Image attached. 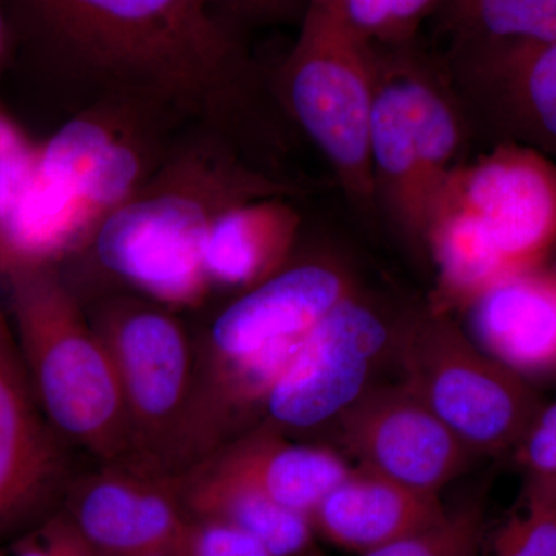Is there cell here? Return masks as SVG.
<instances>
[{"mask_svg": "<svg viewBox=\"0 0 556 556\" xmlns=\"http://www.w3.org/2000/svg\"><path fill=\"white\" fill-rule=\"evenodd\" d=\"M43 53L116 100L222 126L247 98L249 61L211 0H2Z\"/></svg>", "mask_w": 556, "mask_h": 556, "instance_id": "cell-1", "label": "cell"}, {"mask_svg": "<svg viewBox=\"0 0 556 556\" xmlns=\"http://www.w3.org/2000/svg\"><path fill=\"white\" fill-rule=\"evenodd\" d=\"M295 188L206 134L161 161L148 181L94 232V265L167 309L199 308L211 285L204 241L215 219L244 201L291 197Z\"/></svg>", "mask_w": 556, "mask_h": 556, "instance_id": "cell-2", "label": "cell"}, {"mask_svg": "<svg viewBox=\"0 0 556 556\" xmlns=\"http://www.w3.org/2000/svg\"><path fill=\"white\" fill-rule=\"evenodd\" d=\"M13 331L39 408L61 438L108 464H129L131 434L119 379L93 321L54 266L7 274Z\"/></svg>", "mask_w": 556, "mask_h": 556, "instance_id": "cell-3", "label": "cell"}, {"mask_svg": "<svg viewBox=\"0 0 556 556\" xmlns=\"http://www.w3.org/2000/svg\"><path fill=\"white\" fill-rule=\"evenodd\" d=\"M387 49L369 127L376 207L424 243L439 195L467 161L470 123L452 84L407 46Z\"/></svg>", "mask_w": 556, "mask_h": 556, "instance_id": "cell-4", "label": "cell"}, {"mask_svg": "<svg viewBox=\"0 0 556 556\" xmlns=\"http://www.w3.org/2000/svg\"><path fill=\"white\" fill-rule=\"evenodd\" d=\"M118 375L129 417L130 466L182 477L200 463L199 362L172 311L146 299H116L93 321Z\"/></svg>", "mask_w": 556, "mask_h": 556, "instance_id": "cell-5", "label": "cell"}, {"mask_svg": "<svg viewBox=\"0 0 556 556\" xmlns=\"http://www.w3.org/2000/svg\"><path fill=\"white\" fill-rule=\"evenodd\" d=\"M379 80V47L306 3L294 46L278 72L291 118L328 161L358 208L376 207L369 127Z\"/></svg>", "mask_w": 556, "mask_h": 556, "instance_id": "cell-6", "label": "cell"}, {"mask_svg": "<svg viewBox=\"0 0 556 556\" xmlns=\"http://www.w3.org/2000/svg\"><path fill=\"white\" fill-rule=\"evenodd\" d=\"M394 346L404 382L477 455L517 448L544 405L525 376L475 345L445 313L409 318Z\"/></svg>", "mask_w": 556, "mask_h": 556, "instance_id": "cell-7", "label": "cell"}, {"mask_svg": "<svg viewBox=\"0 0 556 556\" xmlns=\"http://www.w3.org/2000/svg\"><path fill=\"white\" fill-rule=\"evenodd\" d=\"M148 109L129 101L86 110L38 144L24 199L58 228L93 239L160 166L142 124Z\"/></svg>", "mask_w": 556, "mask_h": 556, "instance_id": "cell-8", "label": "cell"}, {"mask_svg": "<svg viewBox=\"0 0 556 556\" xmlns=\"http://www.w3.org/2000/svg\"><path fill=\"white\" fill-rule=\"evenodd\" d=\"M391 332L378 309L356 292L311 329L269 391L263 408L270 428L311 430L338 420L368 390Z\"/></svg>", "mask_w": 556, "mask_h": 556, "instance_id": "cell-9", "label": "cell"}, {"mask_svg": "<svg viewBox=\"0 0 556 556\" xmlns=\"http://www.w3.org/2000/svg\"><path fill=\"white\" fill-rule=\"evenodd\" d=\"M439 200L477 219L510 274L540 269L556 248V163L529 146L500 141L467 160Z\"/></svg>", "mask_w": 556, "mask_h": 556, "instance_id": "cell-10", "label": "cell"}, {"mask_svg": "<svg viewBox=\"0 0 556 556\" xmlns=\"http://www.w3.org/2000/svg\"><path fill=\"white\" fill-rule=\"evenodd\" d=\"M338 424L361 468L430 495L460 477L477 455L405 382L369 387Z\"/></svg>", "mask_w": 556, "mask_h": 556, "instance_id": "cell-11", "label": "cell"}, {"mask_svg": "<svg viewBox=\"0 0 556 556\" xmlns=\"http://www.w3.org/2000/svg\"><path fill=\"white\" fill-rule=\"evenodd\" d=\"M62 515L97 556H181L190 521L181 477L130 464L84 479Z\"/></svg>", "mask_w": 556, "mask_h": 556, "instance_id": "cell-12", "label": "cell"}, {"mask_svg": "<svg viewBox=\"0 0 556 556\" xmlns=\"http://www.w3.org/2000/svg\"><path fill=\"white\" fill-rule=\"evenodd\" d=\"M453 89L466 113L500 141L529 146L556 163V39L489 50H456Z\"/></svg>", "mask_w": 556, "mask_h": 556, "instance_id": "cell-13", "label": "cell"}, {"mask_svg": "<svg viewBox=\"0 0 556 556\" xmlns=\"http://www.w3.org/2000/svg\"><path fill=\"white\" fill-rule=\"evenodd\" d=\"M356 292L327 260L287 265L241 292L212 321L203 362H222L300 342L329 311Z\"/></svg>", "mask_w": 556, "mask_h": 556, "instance_id": "cell-14", "label": "cell"}, {"mask_svg": "<svg viewBox=\"0 0 556 556\" xmlns=\"http://www.w3.org/2000/svg\"><path fill=\"white\" fill-rule=\"evenodd\" d=\"M61 437L39 408L0 309V536L38 517L64 478Z\"/></svg>", "mask_w": 556, "mask_h": 556, "instance_id": "cell-15", "label": "cell"}, {"mask_svg": "<svg viewBox=\"0 0 556 556\" xmlns=\"http://www.w3.org/2000/svg\"><path fill=\"white\" fill-rule=\"evenodd\" d=\"M197 466L257 490L308 518L318 503L354 470L332 450L292 444L270 427L218 448Z\"/></svg>", "mask_w": 556, "mask_h": 556, "instance_id": "cell-16", "label": "cell"}, {"mask_svg": "<svg viewBox=\"0 0 556 556\" xmlns=\"http://www.w3.org/2000/svg\"><path fill=\"white\" fill-rule=\"evenodd\" d=\"M447 508L439 495L417 492L357 468L311 514V525L340 548L365 555L434 525Z\"/></svg>", "mask_w": 556, "mask_h": 556, "instance_id": "cell-17", "label": "cell"}, {"mask_svg": "<svg viewBox=\"0 0 556 556\" xmlns=\"http://www.w3.org/2000/svg\"><path fill=\"white\" fill-rule=\"evenodd\" d=\"M479 345L519 375L556 369V287L543 268L503 278L467 308Z\"/></svg>", "mask_w": 556, "mask_h": 556, "instance_id": "cell-18", "label": "cell"}, {"mask_svg": "<svg viewBox=\"0 0 556 556\" xmlns=\"http://www.w3.org/2000/svg\"><path fill=\"white\" fill-rule=\"evenodd\" d=\"M288 199L244 201L215 219L203 249L211 288L243 292L288 265L302 225Z\"/></svg>", "mask_w": 556, "mask_h": 556, "instance_id": "cell-19", "label": "cell"}, {"mask_svg": "<svg viewBox=\"0 0 556 556\" xmlns=\"http://www.w3.org/2000/svg\"><path fill=\"white\" fill-rule=\"evenodd\" d=\"M181 492L190 517L218 519L239 527L277 556H308L316 551L311 519L257 490L195 466L182 475Z\"/></svg>", "mask_w": 556, "mask_h": 556, "instance_id": "cell-20", "label": "cell"}, {"mask_svg": "<svg viewBox=\"0 0 556 556\" xmlns=\"http://www.w3.org/2000/svg\"><path fill=\"white\" fill-rule=\"evenodd\" d=\"M424 244L438 268V313L467 309L486 289L515 276L508 273L477 219L452 201H438Z\"/></svg>", "mask_w": 556, "mask_h": 556, "instance_id": "cell-21", "label": "cell"}, {"mask_svg": "<svg viewBox=\"0 0 556 556\" xmlns=\"http://www.w3.org/2000/svg\"><path fill=\"white\" fill-rule=\"evenodd\" d=\"M455 50H486L556 39V0H450Z\"/></svg>", "mask_w": 556, "mask_h": 556, "instance_id": "cell-22", "label": "cell"}, {"mask_svg": "<svg viewBox=\"0 0 556 556\" xmlns=\"http://www.w3.org/2000/svg\"><path fill=\"white\" fill-rule=\"evenodd\" d=\"M441 0H306L378 47L408 46Z\"/></svg>", "mask_w": 556, "mask_h": 556, "instance_id": "cell-23", "label": "cell"}, {"mask_svg": "<svg viewBox=\"0 0 556 556\" xmlns=\"http://www.w3.org/2000/svg\"><path fill=\"white\" fill-rule=\"evenodd\" d=\"M484 506L471 501L434 525L362 556H479Z\"/></svg>", "mask_w": 556, "mask_h": 556, "instance_id": "cell-24", "label": "cell"}, {"mask_svg": "<svg viewBox=\"0 0 556 556\" xmlns=\"http://www.w3.org/2000/svg\"><path fill=\"white\" fill-rule=\"evenodd\" d=\"M493 556H556V482L527 486L526 511L501 530Z\"/></svg>", "mask_w": 556, "mask_h": 556, "instance_id": "cell-25", "label": "cell"}, {"mask_svg": "<svg viewBox=\"0 0 556 556\" xmlns=\"http://www.w3.org/2000/svg\"><path fill=\"white\" fill-rule=\"evenodd\" d=\"M36 153L38 142L31 141L0 105V252Z\"/></svg>", "mask_w": 556, "mask_h": 556, "instance_id": "cell-26", "label": "cell"}, {"mask_svg": "<svg viewBox=\"0 0 556 556\" xmlns=\"http://www.w3.org/2000/svg\"><path fill=\"white\" fill-rule=\"evenodd\" d=\"M185 556H277L239 527L211 518L190 517Z\"/></svg>", "mask_w": 556, "mask_h": 556, "instance_id": "cell-27", "label": "cell"}, {"mask_svg": "<svg viewBox=\"0 0 556 556\" xmlns=\"http://www.w3.org/2000/svg\"><path fill=\"white\" fill-rule=\"evenodd\" d=\"M517 450L529 484L556 482V399L540 408Z\"/></svg>", "mask_w": 556, "mask_h": 556, "instance_id": "cell-28", "label": "cell"}, {"mask_svg": "<svg viewBox=\"0 0 556 556\" xmlns=\"http://www.w3.org/2000/svg\"><path fill=\"white\" fill-rule=\"evenodd\" d=\"M214 9L228 17L265 21L285 16L294 9L305 10L306 0H211ZM230 22V21H229Z\"/></svg>", "mask_w": 556, "mask_h": 556, "instance_id": "cell-29", "label": "cell"}, {"mask_svg": "<svg viewBox=\"0 0 556 556\" xmlns=\"http://www.w3.org/2000/svg\"><path fill=\"white\" fill-rule=\"evenodd\" d=\"M11 25L5 9H3L2 0H0V65L5 61L11 43Z\"/></svg>", "mask_w": 556, "mask_h": 556, "instance_id": "cell-30", "label": "cell"}, {"mask_svg": "<svg viewBox=\"0 0 556 556\" xmlns=\"http://www.w3.org/2000/svg\"><path fill=\"white\" fill-rule=\"evenodd\" d=\"M544 273L547 274L548 277H551V280L554 281L556 287V257L552 260V262H548L547 265H544Z\"/></svg>", "mask_w": 556, "mask_h": 556, "instance_id": "cell-31", "label": "cell"}, {"mask_svg": "<svg viewBox=\"0 0 556 556\" xmlns=\"http://www.w3.org/2000/svg\"><path fill=\"white\" fill-rule=\"evenodd\" d=\"M308 556H324V555H321L320 552H318L316 548V551H314L313 554H311Z\"/></svg>", "mask_w": 556, "mask_h": 556, "instance_id": "cell-32", "label": "cell"}, {"mask_svg": "<svg viewBox=\"0 0 556 556\" xmlns=\"http://www.w3.org/2000/svg\"><path fill=\"white\" fill-rule=\"evenodd\" d=\"M83 556H97V555H94L93 552L89 551V552H87L86 555H83Z\"/></svg>", "mask_w": 556, "mask_h": 556, "instance_id": "cell-33", "label": "cell"}, {"mask_svg": "<svg viewBox=\"0 0 556 556\" xmlns=\"http://www.w3.org/2000/svg\"><path fill=\"white\" fill-rule=\"evenodd\" d=\"M0 556H7V554H3V552H0Z\"/></svg>", "mask_w": 556, "mask_h": 556, "instance_id": "cell-34", "label": "cell"}, {"mask_svg": "<svg viewBox=\"0 0 556 556\" xmlns=\"http://www.w3.org/2000/svg\"><path fill=\"white\" fill-rule=\"evenodd\" d=\"M181 556H185V554H181Z\"/></svg>", "mask_w": 556, "mask_h": 556, "instance_id": "cell-35", "label": "cell"}]
</instances>
